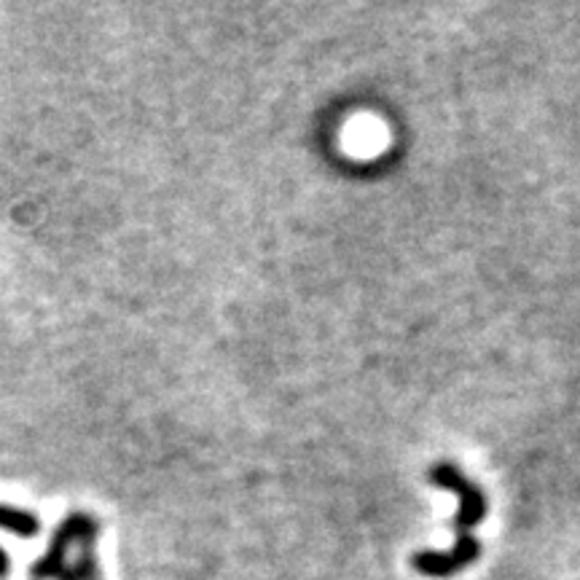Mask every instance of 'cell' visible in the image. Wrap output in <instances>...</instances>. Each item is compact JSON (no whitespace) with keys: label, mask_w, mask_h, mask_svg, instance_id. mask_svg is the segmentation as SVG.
<instances>
[{"label":"cell","mask_w":580,"mask_h":580,"mask_svg":"<svg viewBox=\"0 0 580 580\" xmlns=\"http://www.w3.org/2000/svg\"><path fill=\"white\" fill-rule=\"evenodd\" d=\"M430 482L444 486V489H452L454 495L460 497V514L457 519H454V532H457V538L473 535V527H478L486 516V500L484 492L478 489V484H473L457 465L449 463L435 465L433 471H430Z\"/></svg>","instance_id":"obj_1"},{"label":"cell","mask_w":580,"mask_h":580,"mask_svg":"<svg viewBox=\"0 0 580 580\" xmlns=\"http://www.w3.org/2000/svg\"><path fill=\"white\" fill-rule=\"evenodd\" d=\"M478 553H482V542H478V538H473V535H467V538H457L454 548H449V551H420L411 559V565H414V570L420 576L449 578L457 576L467 565H473L478 559Z\"/></svg>","instance_id":"obj_2"},{"label":"cell","mask_w":580,"mask_h":580,"mask_svg":"<svg viewBox=\"0 0 580 580\" xmlns=\"http://www.w3.org/2000/svg\"><path fill=\"white\" fill-rule=\"evenodd\" d=\"M0 524L22 535H33L39 529V521H35L33 514H20L14 508H0Z\"/></svg>","instance_id":"obj_3"},{"label":"cell","mask_w":580,"mask_h":580,"mask_svg":"<svg viewBox=\"0 0 580 580\" xmlns=\"http://www.w3.org/2000/svg\"><path fill=\"white\" fill-rule=\"evenodd\" d=\"M6 572V557H3V551H0V576H3Z\"/></svg>","instance_id":"obj_4"}]
</instances>
